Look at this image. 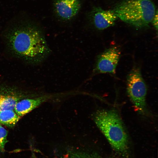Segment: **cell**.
Wrapping results in <instances>:
<instances>
[{"label":"cell","mask_w":158,"mask_h":158,"mask_svg":"<svg viewBox=\"0 0 158 158\" xmlns=\"http://www.w3.org/2000/svg\"><path fill=\"white\" fill-rule=\"evenodd\" d=\"M92 13L93 24L100 30L113 25L118 18L113 10H104L99 8L94 9Z\"/></svg>","instance_id":"52a82bcc"},{"label":"cell","mask_w":158,"mask_h":158,"mask_svg":"<svg viewBox=\"0 0 158 158\" xmlns=\"http://www.w3.org/2000/svg\"><path fill=\"white\" fill-rule=\"evenodd\" d=\"M113 10L118 18L137 28L148 26L157 11L152 0H123Z\"/></svg>","instance_id":"3957f363"},{"label":"cell","mask_w":158,"mask_h":158,"mask_svg":"<svg viewBox=\"0 0 158 158\" xmlns=\"http://www.w3.org/2000/svg\"><path fill=\"white\" fill-rule=\"evenodd\" d=\"M3 37L8 51L27 63H40L50 52L41 30L27 15L12 19L4 31Z\"/></svg>","instance_id":"6da1fadb"},{"label":"cell","mask_w":158,"mask_h":158,"mask_svg":"<svg viewBox=\"0 0 158 158\" xmlns=\"http://www.w3.org/2000/svg\"><path fill=\"white\" fill-rule=\"evenodd\" d=\"M94 120L111 146L117 151L127 150L128 137L125 128L118 113L114 110H101L96 112Z\"/></svg>","instance_id":"7a4b0ae2"},{"label":"cell","mask_w":158,"mask_h":158,"mask_svg":"<svg viewBox=\"0 0 158 158\" xmlns=\"http://www.w3.org/2000/svg\"><path fill=\"white\" fill-rule=\"evenodd\" d=\"M46 99V97H42L34 99L20 100L15 105L14 111L20 117L36 108Z\"/></svg>","instance_id":"ba28073f"},{"label":"cell","mask_w":158,"mask_h":158,"mask_svg":"<svg viewBox=\"0 0 158 158\" xmlns=\"http://www.w3.org/2000/svg\"><path fill=\"white\" fill-rule=\"evenodd\" d=\"M18 116L14 110L0 111V123L8 126H15L19 120Z\"/></svg>","instance_id":"30bf717a"},{"label":"cell","mask_w":158,"mask_h":158,"mask_svg":"<svg viewBox=\"0 0 158 158\" xmlns=\"http://www.w3.org/2000/svg\"><path fill=\"white\" fill-rule=\"evenodd\" d=\"M64 158H101L95 153H91L80 150H68L64 155Z\"/></svg>","instance_id":"8fae6325"},{"label":"cell","mask_w":158,"mask_h":158,"mask_svg":"<svg viewBox=\"0 0 158 158\" xmlns=\"http://www.w3.org/2000/svg\"><path fill=\"white\" fill-rule=\"evenodd\" d=\"M11 91L0 93V111L14 110L16 103L21 99L20 96Z\"/></svg>","instance_id":"9c48e42d"},{"label":"cell","mask_w":158,"mask_h":158,"mask_svg":"<svg viewBox=\"0 0 158 158\" xmlns=\"http://www.w3.org/2000/svg\"><path fill=\"white\" fill-rule=\"evenodd\" d=\"M120 55V51L116 47L106 50L98 56L95 70L97 73H115Z\"/></svg>","instance_id":"5b68a950"},{"label":"cell","mask_w":158,"mask_h":158,"mask_svg":"<svg viewBox=\"0 0 158 158\" xmlns=\"http://www.w3.org/2000/svg\"><path fill=\"white\" fill-rule=\"evenodd\" d=\"M31 158H37L35 153L33 151H32Z\"/></svg>","instance_id":"5bb4252c"},{"label":"cell","mask_w":158,"mask_h":158,"mask_svg":"<svg viewBox=\"0 0 158 158\" xmlns=\"http://www.w3.org/2000/svg\"><path fill=\"white\" fill-rule=\"evenodd\" d=\"M154 28L157 30L158 29V13L157 11L152 21Z\"/></svg>","instance_id":"4fadbf2b"},{"label":"cell","mask_w":158,"mask_h":158,"mask_svg":"<svg viewBox=\"0 0 158 158\" xmlns=\"http://www.w3.org/2000/svg\"><path fill=\"white\" fill-rule=\"evenodd\" d=\"M56 16L63 21H68L75 16L81 7L80 0H55L53 3Z\"/></svg>","instance_id":"8992f818"},{"label":"cell","mask_w":158,"mask_h":158,"mask_svg":"<svg viewBox=\"0 0 158 158\" xmlns=\"http://www.w3.org/2000/svg\"><path fill=\"white\" fill-rule=\"evenodd\" d=\"M127 90L128 96L135 109L140 113H145L147 88L139 68H134L128 74Z\"/></svg>","instance_id":"277c9868"},{"label":"cell","mask_w":158,"mask_h":158,"mask_svg":"<svg viewBox=\"0 0 158 158\" xmlns=\"http://www.w3.org/2000/svg\"><path fill=\"white\" fill-rule=\"evenodd\" d=\"M8 131L0 124V152H3L7 141Z\"/></svg>","instance_id":"7c38bea8"}]
</instances>
